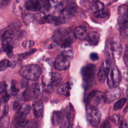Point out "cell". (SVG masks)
Listing matches in <instances>:
<instances>
[{"label": "cell", "mask_w": 128, "mask_h": 128, "mask_svg": "<svg viewBox=\"0 0 128 128\" xmlns=\"http://www.w3.org/2000/svg\"><path fill=\"white\" fill-rule=\"evenodd\" d=\"M18 72L23 78L30 80H36L40 76L42 70L39 66L32 64L23 66L20 69Z\"/></svg>", "instance_id": "1"}, {"label": "cell", "mask_w": 128, "mask_h": 128, "mask_svg": "<svg viewBox=\"0 0 128 128\" xmlns=\"http://www.w3.org/2000/svg\"><path fill=\"white\" fill-rule=\"evenodd\" d=\"M58 54L54 60V67L56 70H64L68 69L70 65V62L72 56V52L70 48H66Z\"/></svg>", "instance_id": "2"}, {"label": "cell", "mask_w": 128, "mask_h": 128, "mask_svg": "<svg viewBox=\"0 0 128 128\" xmlns=\"http://www.w3.org/2000/svg\"><path fill=\"white\" fill-rule=\"evenodd\" d=\"M96 67L94 64H88L84 66L81 70V74L85 86L89 88L94 84L96 77Z\"/></svg>", "instance_id": "3"}, {"label": "cell", "mask_w": 128, "mask_h": 128, "mask_svg": "<svg viewBox=\"0 0 128 128\" xmlns=\"http://www.w3.org/2000/svg\"><path fill=\"white\" fill-rule=\"evenodd\" d=\"M105 94L98 90H94L88 96V103L90 107L98 108L102 102H105Z\"/></svg>", "instance_id": "4"}, {"label": "cell", "mask_w": 128, "mask_h": 128, "mask_svg": "<svg viewBox=\"0 0 128 128\" xmlns=\"http://www.w3.org/2000/svg\"><path fill=\"white\" fill-rule=\"evenodd\" d=\"M107 84L110 88L118 87L121 80L120 73L115 65L112 66L106 77Z\"/></svg>", "instance_id": "5"}, {"label": "cell", "mask_w": 128, "mask_h": 128, "mask_svg": "<svg viewBox=\"0 0 128 128\" xmlns=\"http://www.w3.org/2000/svg\"><path fill=\"white\" fill-rule=\"evenodd\" d=\"M74 118V109L70 104L66 108L60 122V128H72Z\"/></svg>", "instance_id": "6"}, {"label": "cell", "mask_w": 128, "mask_h": 128, "mask_svg": "<svg viewBox=\"0 0 128 128\" xmlns=\"http://www.w3.org/2000/svg\"><path fill=\"white\" fill-rule=\"evenodd\" d=\"M112 60L107 58L101 64L98 72L97 78L98 82L100 84H102L105 81L110 69L112 66Z\"/></svg>", "instance_id": "7"}, {"label": "cell", "mask_w": 128, "mask_h": 128, "mask_svg": "<svg viewBox=\"0 0 128 128\" xmlns=\"http://www.w3.org/2000/svg\"><path fill=\"white\" fill-rule=\"evenodd\" d=\"M40 94V86L35 83L28 88L24 92V98L26 100H30L37 98Z\"/></svg>", "instance_id": "8"}, {"label": "cell", "mask_w": 128, "mask_h": 128, "mask_svg": "<svg viewBox=\"0 0 128 128\" xmlns=\"http://www.w3.org/2000/svg\"><path fill=\"white\" fill-rule=\"evenodd\" d=\"M86 118L91 125L97 126L100 121L101 113L98 108L89 106L86 110Z\"/></svg>", "instance_id": "9"}, {"label": "cell", "mask_w": 128, "mask_h": 128, "mask_svg": "<svg viewBox=\"0 0 128 128\" xmlns=\"http://www.w3.org/2000/svg\"><path fill=\"white\" fill-rule=\"evenodd\" d=\"M30 109L31 107L28 104H27L21 108L20 109L16 112V114L14 116V120L12 122V125L15 127L18 123L26 120V116L30 112Z\"/></svg>", "instance_id": "10"}, {"label": "cell", "mask_w": 128, "mask_h": 128, "mask_svg": "<svg viewBox=\"0 0 128 128\" xmlns=\"http://www.w3.org/2000/svg\"><path fill=\"white\" fill-rule=\"evenodd\" d=\"M121 96V90L118 87L111 88L105 94V102L110 103L119 98Z\"/></svg>", "instance_id": "11"}, {"label": "cell", "mask_w": 128, "mask_h": 128, "mask_svg": "<svg viewBox=\"0 0 128 128\" xmlns=\"http://www.w3.org/2000/svg\"><path fill=\"white\" fill-rule=\"evenodd\" d=\"M32 111L34 116L37 118H41L44 113V104L40 100H36L32 104Z\"/></svg>", "instance_id": "12"}, {"label": "cell", "mask_w": 128, "mask_h": 128, "mask_svg": "<svg viewBox=\"0 0 128 128\" xmlns=\"http://www.w3.org/2000/svg\"><path fill=\"white\" fill-rule=\"evenodd\" d=\"M112 50L114 53V58H118L122 52V46L117 38L112 39Z\"/></svg>", "instance_id": "13"}, {"label": "cell", "mask_w": 128, "mask_h": 128, "mask_svg": "<svg viewBox=\"0 0 128 128\" xmlns=\"http://www.w3.org/2000/svg\"><path fill=\"white\" fill-rule=\"evenodd\" d=\"M24 0H15L12 5V10L18 16H22V14L24 12L25 8Z\"/></svg>", "instance_id": "14"}, {"label": "cell", "mask_w": 128, "mask_h": 128, "mask_svg": "<svg viewBox=\"0 0 128 128\" xmlns=\"http://www.w3.org/2000/svg\"><path fill=\"white\" fill-rule=\"evenodd\" d=\"M100 35L96 32L88 33L84 40L90 46H96L100 41Z\"/></svg>", "instance_id": "15"}, {"label": "cell", "mask_w": 128, "mask_h": 128, "mask_svg": "<svg viewBox=\"0 0 128 128\" xmlns=\"http://www.w3.org/2000/svg\"><path fill=\"white\" fill-rule=\"evenodd\" d=\"M40 0H28L26 2L25 8L28 11L36 12L40 10Z\"/></svg>", "instance_id": "16"}, {"label": "cell", "mask_w": 128, "mask_h": 128, "mask_svg": "<svg viewBox=\"0 0 128 128\" xmlns=\"http://www.w3.org/2000/svg\"><path fill=\"white\" fill-rule=\"evenodd\" d=\"M76 38L79 40H84L88 33L87 30L84 26H77L74 32Z\"/></svg>", "instance_id": "17"}, {"label": "cell", "mask_w": 128, "mask_h": 128, "mask_svg": "<svg viewBox=\"0 0 128 128\" xmlns=\"http://www.w3.org/2000/svg\"><path fill=\"white\" fill-rule=\"evenodd\" d=\"M62 80V76L58 72H51L50 84L52 86H56L59 85Z\"/></svg>", "instance_id": "18"}, {"label": "cell", "mask_w": 128, "mask_h": 128, "mask_svg": "<svg viewBox=\"0 0 128 128\" xmlns=\"http://www.w3.org/2000/svg\"><path fill=\"white\" fill-rule=\"evenodd\" d=\"M105 53L108 56V58L110 59L113 60L114 58V53L112 50V39L108 38L106 42L105 48H104Z\"/></svg>", "instance_id": "19"}, {"label": "cell", "mask_w": 128, "mask_h": 128, "mask_svg": "<svg viewBox=\"0 0 128 128\" xmlns=\"http://www.w3.org/2000/svg\"><path fill=\"white\" fill-rule=\"evenodd\" d=\"M117 26L120 31L126 30L128 28V17L120 16L118 20Z\"/></svg>", "instance_id": "20"}, {"label": "cell", "mask_w": 128, "mask_h": 128, "mask_svg": "<svg viewBox=\"0 0 128 128\" xmlns=\"http://www.w3.org/2000/svg\"><path fill=\"white\" fill-rule=\"evenodd\" d=\"M14 37V32L12 30H6L2 34V46L10 44Z\"/></svg>", "instance_id": "21"}, {"label": "cell", "mask_w": 128, "mask_h": 128, "mask_svg": "<svg viewBox=\"0 0 128 128\" xmlns=\"http://www.w3.org/2000/svg\"><path fill=\"white\" fill-rule=\"evenodd\" d=\"M70 86L68 83H65L59 87L58 92L59 94L64 96H69L70 94Z\"/></svg>", "instance_id": "22"}, {"label": "cell", "mask_w": 128, "mask_h": 128, "mask_svg": "<svg viewBox=\"0 0 128 128\" xmlns=\"http://www.w3.org/2000/svg\"><path fill=\"white\" fill-rule=\"evenodd\" d=\"M51 121L52 124L54 126H56L60 124L61 121V114L59 111L53 112L51 116Z\"/></svg>", "instance_id": "23"}, {"label": "cell", "mask_w": 128, "mask_h": 128, "mask_svg": "<svg viewBox=\"0 0 128 128\" xmlns=\"http://www.w3.org/2000/svg\"><path fill=\"white\" fill-rule=\"evenodd\" d=\"M23 22L26 24H28L31 22L33 19H34V15L32 14L29 12H24L22 14Z\"/></svg>", "instance_id": "24"}, {"label": "cell", "mask_w": 128, "mask_h": 128, "mask_svg": "<svg viewBox=\"0 0 128 128\" xmlns=\"http://www.w3.org/2000/svg\"><path fill=\"white\" fill-rule=\"evenodd\" d=\"M118 12L120 16L128 17V6L122 4L118 7Z\"/></svg>", "instance_id": "25"}, {"label": "cell", "mask_w": 128, "mask_h": 128, "mask_svg": "<svg viewBox=\"0 0 128 128\" xmlns=\"http://www.w3.org/2000/svg\"><path fill=\"white\" fill-rule=\"evenodd\" d=\"M127 100V98H123L117 101L114 106V110H120L126 102Z\"/></svg>", "instance_id": "26"}, {"label": "cell", "mask_w": 128, "mask_h": 128, "mask_svg": "<svg viewBox=\"0 0 128 128\" xmlns=\"http://www.w3.org/2000/svg\"><path fill=\"white\" fill-rule=\"evenodd\" d=\"M108 12L104 8L94 12V16L98 18H106L108 16Z\"/></svg>", "instance_id": "27"}, {"label": "cell", "mask_w": 128, "mask_h": 128, "mask_svg": "<svg viewBox=\"0 0 128 128\" xmlns=\"http://www.w3.org/2000/svg\"><path fill=\"white\" fill-rule=\"evenodd\" d=\"M12 62L8 60L4 59L0 61V72L8 68L11 66Z\"/></svg>", "instance_id": "28"}, {"label": "cell", "mask_w": 128, "mask_h": 128, "mask_svg": "<svg viewBox=\"0 0 128 128\" xmlns=\"http://www.w3.org/2000/svg\"><path fill=\"white\" fill-rule=\"evenodd\" d=\"M104 8V5L103 4L99 2V1H96L94 2L92 4V6L91 9L94 12H97L99 10H100Z\"/></svg>", "instance_id": "29"}, {"label": "cell", "mask_w": 128, "mask_h": 128, "mask_svg": "<svg viewBox=\"0 0 128 128\" xmlns=\"http://www.w3.org/2000/svg\"><path fill=\"white\" fill-rule=\"evenodd\" d=\"M3 48L6 54L8 56H11L13 54V47L10 44H8L3 46Z\"/></svg>", "instance_id": "30"}, {"label": "cell", "mask_w": 128, "mask_h": 128, "mask_svg": "<svg viewBox=\"0 0 128 128\" xmlns=\"http://www.w3.org/2000/svg\"><path fill=\"white\" fill-rule=\"evenodd\" d=\"M10 90V94L13 96L16 95L17 93L18 92V90H19L18 88H17L15 82H12Z\"/></svg>", "instance_id": "31"}, {"label": "cell", "mask_w": 128, "mask_h": 128, "mask_svg": "<svg viewBox=\"0 0 128 128\" xmlns=\"http://www.w3.org/2000/svg\"><path fill=\"white\" fill-rule=\"evenodd\" d=\"M34 44V42L32 40H25L22 43V46L24 48H30L32 47Z\"/></svg>", "instance_id": "32"}, {"label": "cell", "mask_w": 128, "mask_h": 128, "mask_svg": "<svg viewBox=\"0 0 128 128\" xmlns=\"http://www.w3.org/2000/svg\"><path fill=\"white\" fill-rule=\"evenodd\" d=\"M28 122L26 120H25L18 123L15 126V128H28Z\"/></svg>", "instance_id": "33"}, {"label": "cell", "mask_w": 128, "mask_h": 128, "mask_svg": "<svg viewBox=\"0 0 128 128\" xmlns=\"http://www.w3.org/2000/svg\"><path fill=\"white\" fill-rule=\"evenodd\" d=\"M36 49L30 50H29V51H28V52H24V53H23V54H20L19 56L22 59L26 58L27 57H28V56H30V55L32 54L33 53H34L36 52Z\"/></svg>", "instance_id": "34"}, {"label": "cell", "mask_w": 128, "mask_h": 128, "mask_svg": "<svg viewBox=\"0 0 128 128\" xmlns=\"http://www.w3.org/2000/svg\"><path fill=\"white\" fill-rule=\"evenodd\" d=\"M112 122L116 124H118L122 120V117L120 115H117V114H114L112 116Z\"/></svg>", "instance_id": "35"}, {"label": "cell", "mask_w": 128, "mask_h": 128, "mask_svg": "<svg viewBox=\"0 0 128 128\" xmlns=\"http://www.w3.org/2000/svg\"><path fill=\"white\" fill-rule=\"evenodd\" d=\"M12 1V0H0V8L6 7Z\"/></svg>", "instance_id": "36"}, {"label": "cell", "mask_w": 128, "mask_h": 128, "mask_svg": "<svg viewBox=\"0 0 128 128\" xmlns=\"http://www.w3.org/2000/svg\"><path fill=\"white\" fill-rule=\"evenodd\" d=\"M6 84L4 82H0V96L6 92Z\"/></svg>", "instance_id": "37"}, {"label": "cell", "mask_w": 128, "mask_h": 128, "mask_svg": "<svg viewBox=\"0 0 128 128\" xmlns=\"http://www.w3.org/2000/svg\"><path fill=\"white\" fill-rule=\"evenodd\" d=\"M100 128H112V126L110 122L108 120H106L102 124Z\"/></svg>", "instance_id": "38"}, {"label": "cell", "mask_w": 128, "mask_h": 128, "mask_svg": "<svg viewBox=\"0 0 128 128\" xmlns=\"http://www.w3.org/2000/svg\"><path fill=\"white\" fill-rule=\"evenodd\" d=\"M13 108L14 110L17 112L18 110L20 109L22 106L20 103L18 102L15 101L14 102V104H13Z\"/></svg>", "instance_id": "39"}, {"label": "cell", "mask_w": 128, "mask_h": 128, "mask_svg": "<svg viewBox=\"0 0 128 128\" xmlns=\"http://www.w3.org/2000/svg\"><path fill=\"white\" fill-rule=\"evenodd\" d=\"M90 60H93V61H96V60H97L99 59L98 55L96 52L91 53L90 55Z\"/></svg>", "instance_id": "40"}, {"label": "cell", "mask_w": 128, "mask_h": 128, "mask_svg": "<svg viewBox=\"0 0 128 128\" xmlns=\"http://www.w3.org/2000/svg\"><path fill=\"white\" fill-rule=\"evenodd\" d=\"M9 98H10L9 94L6 92L2 94V102H6L9 100Z\"/></svg>", "instance_id": "41"}, {"label": "cell", "mask_w": 128, "mask_h": 128, "mask_svg": "<svg viewBox=\"0 0 128 128\" xmlns=\"http://www.w3.org/2000/svg\"><path fill=\"white\" fill-rule=\"evenodd\" d=\"M119 128H128V125L126 122L122 121L120 123Z\"/></svg>", "instance_id": "42"}, {"label": "cell", "mask_w": 128, "mask_h": 128, "mask_svg": "<svg viewBox=\"0 0 128 128\" xmlns=\"http://www.w3.org/2000/svg\"><path fill=\"white\" fill-rule=\"evenodd\" d=\"M8 112V105H6L4 108L3 112H2V117L5 116Z\"/></svg>", "instance_id": "43"}, {"label": "cell", "mask_w": 128, "mask_h": 128, "mask_svg": "<svg viewBox=\"0 0 128 128\" xmlns=\"http://www.w3.org/2000/svg\"><path fill=\"white\" fill-rule=\"evenodd\" d=\"M124 78L127 81H128V69L124 73Z\"/></svg>", "instance_id": "44"}, {"label": "cell", "mask_w": 128, "mask_h": 128, "mask_svg": "<svg viewBox=\"0 0 128 128\" xmlns=\"http://www.w3.org/2000/svg\"><path fill=\"white\" fill-rule=\"evenodd\" d=\"M126 95L127 97H128V86H126Z\"/></svg>", "instance_id": "45"}, {"label": "cell", "mask_w": 128, "mask_h": 128, "mask_svg": "<svg viewBox=\"0 0 128 128\" xmlns=\"http://www.w3.org/2000/svg\"><path fill=\"white\" fill-rule=\"evenodd\" d=\"M86 2H92L94 3V2H96V0H86Z\"/></svg>", "instance_id": "46"}, {"label": "cell", "mask_w": 128, "mask_h": 128, "mask_svg": "<svg viewBox=\"0 0 128 128\" xmlns=\"http://www.w3.org/2000/svg\"><path fill=\"white\" fill-rule=\"evenodd\" d=\"M40 0L44 2H50L52 0Z\"/></svg>", "instance_id": "47"}, {"label": "cell", "mask_w": 128, "mask_h": 128, "mask_svg": "<svg viewBox=\"0 0 128 128\" xmlns=\"http://www.w3.org/2000/svg\"><path fill=\"white\" fill-rule=\"evenodd\" d=\"M1 102H2V101H1V100H0V104H1Z\"/></svg>", "instance_id": "48"}, {"label": "cell", "mask_w": 128, "mask_h": 128, "mask_svg": "<svg viewBox=\"0 0 128 128\" xmlns=\"http://www.w3.org/2000/svg\"><path fill=\"white\" fill-rule=\"evenodd\" d=\"M80 128L79 127H76V128Z\"/></svg>", "instance_id": "49"}]
</instances>
